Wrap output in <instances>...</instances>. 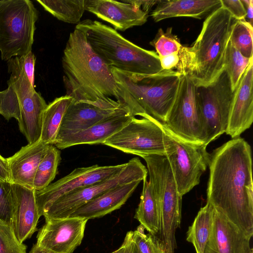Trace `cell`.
I'll use <instances>...</instances> for the list:
<instances>
[{"label": "cell", "mask_w": 253, "mask_h": 253, "mask_svg": "<svg viewBox=\"0 0 253 253\" xmlns=\"http://www.w3.org/2000/svg\"><path fill=\"white\" fill-rule=\"evenodd\" d=\"M134 117L127 109L104 119L89 127L56 139L54 144L63 149L80 144H103Z\"/></svg>", "instance_id": "cell-19"}, {"label": "cell", "mask_w": 253, "mask_h": 253, "mask_svg": "<svg viewBox=\"0 0 253 253\" xmlns=\"http://www.w3.org/2000/svg\"><path fill=\"white\" fill-rule=\"evenodd\" d=\"M253 60L246 68L234 91L225 133L233 138L240 137L253 122Z\"/></svg>", "instance_id": "cell-15"}, {"label": "cell", "mask_w": 253, "mask_h": 253, "mask_svg": "<svg viewBox=\"0 0 253 253\" xmlns=\"http://www.w3.org/2000/svg\"><path fill=\"white\" fill-rule=\"evenodd\" d=\"M62 65L66 95L110 109L122 106L117 100V83L109 66L91 48L84 33L75 29L63 51Z\"/></svg>", "instance_id": "cell-2"}, {"label": "cell", "mask_w": 253, "mask_h": 253, "mask_svg": "<svg viewBox=\"0 0 253 253\" xmlns=\"http://www.w3.org/2000/svg\"><path fill=\"white\" fill-rule=\"evenodd\" d=\"M13 207L11 228L17 239L23 243L37 229L41 217L35 190L13 183Z\"/></svg>", "instance_id": "cell-18"}, {"label": "cell", "mask_w": 253, "mask_h": 253, "mask_svg": "<svg viewBox=\"0 0 253 253\" xmlns=\"http://www.w3.org/2000/svg\"><path fill=\"white\" fill-rule=\"evenodd\" d=\"M61 160L60 151L53 145L49 144L35 175L33 188L35 190H42L50 184L57 173Z\"/></svg>", "instance_id": "cell-28"}, {"label": "cell", "mask_w": 253, "mask_h": 253, "mask_svg": "<svg viewBox=\"0 0 253 253\" xmlns=\"http://www.w3.org/2000/svg\"><path fill=\"white\" fill-rule=\"evenodd\" d=\"M126 163L113 166L98 165L76 168L69 174L50 184L45 188L35 190L37 206L40 216L57 199L68 193L102 181L123 169Z\"/></svg>", "instance_id": "cell-13"}, {"label": "cell", "mask_w": 253, "mask_h": 253, "mask_svg": "<svg viewBox=\"0 0 253 253\" xmlns=\"http://www.w3.org/2000/svg\"><path fill=\"white\" fill-rule=\"evenodd\" d=\"M161 65L163 70H173L179 61L178 53L171 54L160 58Z\"/></svg>", "instance_id": "cell-37"}, {"label": "cell", "mask_w": 253, "mask_h": 253, "mask_svg": "<svg viewBox=\"0 0 253 253\" xmlns=\"http://www.w3.org/2000/svg\"><path fill=\"white\" fill-rule=\"evenodd\" d=\"M169 140V133L164 125L147 116L139 119L132 118L103 144L140 157L166 155Z\"/></svg>", "instance_id": "cell-8"}, {"label": "cell", "mask_w": 253, "mask_h": 253, "mask_svg": "<svg viewBox=\"0 0 253 253\" xmlns=\"http://www.w3.org/2000/svg\"><path fill=\"white\" fill-rule=\"evenodd\" d=\"M85 9L122 31L147 21L148 15L132 3L112 0H84Z\"/></svg>", "instance_id": "cell-17"}, {"label": "cell", "mask_w": 253, "mask_h": 253, "mask_svg": "<svg viewBox=\"0 0 253 253\" xmlns=\"http://www.w3.org/2000/svg\"><path fill=\"white\" fill-rule=\"evenodd\" d=\"M126 109L123 106L110 109L93 103L73 99L64 115L56 140L86 129Z\"/></svg>", "instance_id": "cell-20"}, {"label": "cell", "mask_w": 253, "mask_h": 253, "mask_svg": "<svg viewBox=\"0 0 253 253\" xmlns=\"http://www.w3.org/2000/svg\"><path fill=\"white\" fill-rule=\"evenodd\" d=\"M144 229L140 224L132 232V239L137 253H162L153 236L146 234Z\"/></svg>", "instance_id": "cell-34"}, {"label": "cell", "mask_w": 253, "mask_h": 253, "mask_svg": "<svg viewBox=\"0 0 253 253\" xmlns=\"http://www.w3.org/2000/svg\"><path fill=\"white\" fill-rule=\"evenodd\" d=\"M125 247L123 244L121 245V246L117 250L111 253H124Z\"/></svg>", "instance_id": "cell-43"}, {"label": "cell", "mask_w": 253, "mask_h": 253, "mask_svg": "<svg viewBox=\"0 0 253 253\" xmlns=\"http://www.w3.org/2000/svg\"><path fill=\"white\" fill-rule=\"evenodd\" d=\"M49 145L39 140L22 147L6 159L13 183L34 189L33 181L37 169Z\"/></svg>", "instance_id": "cell-22"}, {"label": "cell", "mask_w": 253, "mask_h": 253, "mask_svg": "<svg viewBox=\"0 0 253 253\" xmlns=\"http://www.w3.org/2000/svg\"><path fill=\"white\" fill-rule=\"evenodd\" d=\"M220 7V0H160L151 16L156 22L179 17L202 19Z\"/></svg>", "instance_id": "cell-23"}, {"label": "cell", "mask_w": 253, "mask_h": 253, "mask_svg": "<svg viewBox=\"0 0 253 253\" xmlns=\"http://www.w3.org/2000/svg\"><path fill=\"white\" fill-rule=\"evenodd\" d=\"M246 9L247 15L248 22L253 26V0H241Z\"/></svg>", "instance_id": "cell-41"}, {"label": "cell", "mask_w": 253, "mask_h": 253, "mask_svg": "<svg viewBox=\"0 0 253 253\" xmlns=\"http://www.w3.org/2000/svg\"><path fill=\"white\" fill-rule=\"evenodd\" d=\"M152 236L159 229L160 210L154 191L147 177L143 180L140 202L134 216Z\"/></svg>", "instance_id": "cell-24"}, {"label": "cell", "mask_w": 253, "mask_h": 253, "mask_svg": "<svg viewBox=\"0 0 253 253\" xmlns=\"http://www.w3.org/2000/svg\"><path fill=\"white\" fill-rule=\"evenodd\" d=\"M214 208L208 202L201 208L192 225L189 227L186 240L192 244L196 253H204L213 223Z\"/></svg>", "instance_id": "cell-26"}, {"label": "cell", "mask_w": 253, "mask_h": 253, "mask_svg": "<svg viewBox=\"0 0 253 253\" xmlns=\"http://www.w3.org/2000/svg\"><path fill=\"white\" fill-rule=\"evenodd\" d=\"M148 170L138 158L126 163L121 170L109 178L63 195L55 200L43 212L45 219L69 217L78 208L113 188L135 180L143 181Z\"/></svg>", "instance_id": "cell-11"}, {"label": "cell", "mask_w": 253, "mask_h": 253, "mask_svg": "<svg viewBox=\"0 0 253 253\" xmlns=\"http://www.w3.org/2000/svg\"><path fill=\"white\" fill-rule=\"evenodd\" d=\"M236 20L222 6L212 12L192 45H182L176 71L188 75L196 86L213 82L224 70L226 50Z\"/></svg>", "instance_id": "cell-3"}, {"label": "cell", "mask_w": 253, "mask_h": 253, "mask_svg": "<svg viewBox=\"0 0 253 253\" xmlns=\"http://www.w3.org/2000/svg\"><path fill=\"white\" fill-rule=\"evenodd\" d=\"M122 1L128 3H132L138 6L142 11L148 13L151 9L155 5H157L160 0H122Z\"/></svg>", "instance_id": "cell-38"}, {"label": "cell", "mask_w": 253, "mask_h": 253, "mask_svg": "<svg viewBox=\"0 0 253 253\" xmlns=\"http://www.w3.org/2000/svg\"><path fill=\"white\" fill-rule=\"evenodd\" d=\"M39 12L30 0H0V51L2 60L32 51Z\"/></svg>", "instance_id": "cell-6"}, {"label": "cell", "mask_w": 253, "mask_h": 253, "mask_svg": "<svg viewBox=\"0 0 253 253\" xmlns=\"http://www.w3.org/2000/svg\"><path fill=\"white\" fill-rule=\"evenodd\" d=\"M37 245L54 253H73L82 243L88 219L68 217L45 219Z\"/></svg>", "instance_id": "cell-14"}, {"label": "cell", "mask_w": 253, "mask_h": 253, "mask_svg": "<svg viewBox=\"0 0 253 253\" xmlns=\"http://www.w3.org/2000/svg\"><path fill=\"white\" fill-rule=\"evenodd\" d=\"M132 231H128L126 235L123 243L125 247L124 253H137L132 239Z\"/></svg>", "instance_id": "cell-40"}, {"label": "cell", "mask_w": 253, "mask_h": 253, "mask_svg": "<svg viewBox=\"0 0 253 253\" xmlns=\"http://www.w3.org/2000/svg\"><path fill=\"white\" fill-rule=\"evenodd\" d=\"M17 57L28 80L34 87V71L36 61L35 55L31 51L25 55Z\"/></svg>", "instance_id": "cell-36"}, {"label": "cell", "mask_w": 253, "mask_h": 253, "mask_svg": "<svg viewBox=\"0 0 253 253\" xmlns=\"http://www.w3.org/2000/svg\"><path fill=\"white\" fill-rule=\"evenodd\" d=\"M111 68L117 85L116 100L133 117L150 116L164 123L176 96L181 75L173 70L139 74Z\"/></svg>", "instance_id": "cell-4"}, {"label": "cell", "mask_w": 253, "mask_h": 253, "mask_svg": "<svg viewBox=\"0 0 253 253\" xmlns=\"http://www.w3.org/2000/svg\"><path fill=\"white\" fill-rule=\"evenodd\" d=\"M26 249L17 239L11 227L0 220V253H27Z\"/></svg>", "instance_id": "cell-33"}, {"label": "cell", "mask_w": 253, "mask_h": 253, "mask_svg": "<svg viewBox=\"0 0 253 253\" xmlns=\"http://www.w3.org/2000/svg\"><path fill=\"white\" fill-rule=\"evenodd\" d=\"M162 124L184 141L206 145L197 86L188 75H181L174 101L165 122Z\"/></svg>", "instance_id": "cell-9"}, {"label": "cell", "mask_w": 253, "mask_h": 253, "mask_svg": "<svg viewBox=\"0 0 253 253\" xmlns=\"http://www.w3.org/2000/svg\"><path fill=\"white\" fill-rule=\"evenodd\" d=\"M73 100L67 95L56 98L47 105L42 118L40 140L47 144L54 145L64 115Z\"/></svg>", "instance_id": "cell-25"}, {"label": "cell", "mask_w": 253, "mask_h": 253, "mask_svg": "<svg viewBox=\"0 0 253 253\" xmlns=\"http://www.w3.org/2000/svg\"><path fill=\"white\" fill-rule=\"evenodd\" d=\"M221 6L226 9L237 20L246 19V9L241 0H220Z\"/></svg>", "instance_id": "cell-35"}, {"label": "cell", "mask_w": 253, "mask_h": 253, "mask_svg": "<svg viewBox=\"0 0 253 253\" xmlns=\"http://www.w3.org/2000/svg\"><path fill=\"white\" fill-rule=\"evenodd\" d=\"M7 61L10 76L8 87L0 91V114L7 121L14 118L18 121L33 122L40 116L47 104L30 82L18 57Z\"/></svg>", "instance_id": "cell-7"}, {"label": "cell", "mask_w": 253, "mask_h": 253, "mask_svg": "<svg viewBox=\"0 0 253 253\" xmlns=\"http://www.w3.org/2000/svg\"><path fill=\"white\" fill-rule=\"evenodd\" d=\"M75 28L84 33L91 48L111 67L139 74H154L163 70L156 52L136 45L110 26L86 19Z\"/></svg>", "instance_id": "cell-5"}, {"label": "cell", "mask_w": 253, "mask_h": 253, "mask_svg": "<svg viewBox=\"0 0 253 253\" xmlns=\"http://www.w3.org/2000/svg\"><path fill=\"white\" fill-rule=\"evenodd\" d=\"M253 26L246 19L236 20L232 26L229 42L245 57H253Z\"/></svg>", "instance_id": "cell-30"}, {"label": "cell", "mask_w": 253, "mask_h": 253, "mask_svg": "<svg viewBox=\"0 0 253 253\" xmlns=\"http://www.w3.org/2000/svg\"><path fill=\"white\" fill-rule=\"evenodd\" d=\"M165 128L169 136L166 156L178 191L183 196L199 184L201 176L208 167L210 153L207 146L187 143Z\"/></svg>", "instance_id": "cell-12"}, {"label": "cell", "mask_w": 253, "mask_h": 253, "mask_svg": "<svg viewBox=\"0 0 253 253\" xmlns=\"http://www.w3.org/2000/svg\"><path fill=\"white\" fill-rule=\"evenodd\" d=\"M0 179L11 182L8 162L6 159L0 154Z\"/></svg>", "instance_id": "cell-39"}, {"label": "cell", "mask_w": 253, "mask_h": 253, "mask_svg": "<svg viewBox=\"0 0 253 253\" xmlns=\"http://www.w3.org/2000/svg\"><path fill=\"white\" fill-rule=\"evenodd\" d=\"M141 181L135 180L109 189L80 207L69 217L88 220L103 217L125 204Z\"/></svg>", "instance_id": "cell-21"}, {"label": "cell", "mask_w": 253, "mask_h": 253, "mask_svg": "<svg viewBox=\"0 0 253 253\" xmlns=\"http://www.w3.org/2000/svg\"><path fill=\"white\" fill-rule=\"evenodd\" d=\"M207 202L250 237L253 235L252 150L233 138L210 153Z\"/></svg>", "instance_id": "cell-1"}, {"label": "cell", "mask_w": 253, "mask_h": 253, "mask_svg": "<svg viewBox=\"0 0 253 253\" xmlns=\"http://www.w3.org/2000/svg\"><path fill=\"white\" fill-rule=\"evenodd\" d=\"M13 207V183L0 179V220L11 227Z\"/></svg>", "instance_id": "cell-32"}, {"label": "cell", "mask_w": 253, "mask_h": 253, "mask_svg": "<svg viewBox=\"0 0 253 253\" xmlns=\"http://www.w3.org/2000/svg\"><path fill=\"white\" fill-rule=\"evenodd\" d=\"M252 60L253 57L250 58L244 57L229 41L225 55L224 69L229 77L233 91Z\"/></svg>", "instance_id": "cell-29"}, {"label": "cell", "mask_w": 253, "mask_h": 253, "mask_svg": "<svg viewBox=\"0 0 253 253\" xmlns=\"http://www.w3.org/2000/svg\"><path fill=\"white\" fill-rule=\"evenodd\" d=\"M172 30L171 27H169L165 32L160 28L154 39L150 42L159 58L178 53L182 45L178 37L172 34Z\"/></svg>", "instance_id": "cell-31"}, {"label": "cell", "mask_w": 253, "mask_h": 253, "mask_svg": "<svg viewBox=\"0 0 253 253\" xmlns=\"http://www.w3.org/2000/svg\"><path fill=\"white\" fill-rule=\"evenodd\" d=\"M234 91L224 69L207 85L197 86V96L207 146L225 133Z\"/></svg>", "instance_id": "cell-10"}, {"label": "cell", "mask_w": 253, "mask_h": 253, "mask_svg": "<svg viewBox=\"0 0 253 253\" xmlns=\"http://www.w3.org/2000/svg\"><path fill=\"white\" fill-rule=\"evenodd\" d=\"M29 253H54L50 251L42 248L37 245L34 244Z\"/></svg>", "instance_id": "cell-42"}, {"label": "cell", "mask_w": 253, "mask_h": 253, "mask_svg": "<svg viewBox=\"0 0 253 253\" xmlns=\"http://www.w3.org/2000/svg\"><path fill=\"white\" fill-rule=\"evenodd\" d=\"M251 239L214 209L212 229L204 253H253Z\"/></svg>", "instance_id": "cell-16"}, {"label": "cell", "mask_w": 253, "mask_h": 253, "mask_svg": "<svg viewBox=\"0 0 253 253\" xmlns=\"http://www.w3.org/2000/svg\"><path fill=\"white\" fill-rule=\"evenodd\" d=\"M43 8L59 20L78 24L85 10L84 0H37Z\"/></svg>", "instance_id": "cell-27"}]
</instances>
